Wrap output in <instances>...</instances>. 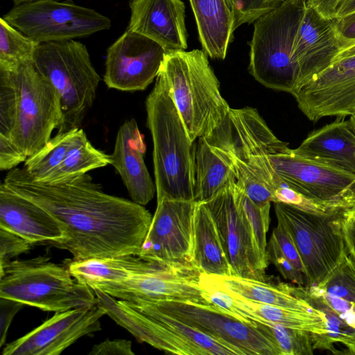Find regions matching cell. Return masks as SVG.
<instances>
[{
	"label": "cell",
	"mask_w": 355,
	"mask_h": 355,
	"mask_svg": "<svg viewBox=\"0 0 355 355\" xmlns=\"http://www.w3.org/2000/svg\"><path fill=\"white\" fill-rule=\"evenodd\" d=\"M131 304L153 306L231 344L241 350L244 355H282L271 336L224 313L214 305L179 300H140Z\"/></svg>",
	"instance_id": "8fae6325"
},
{
	"label": "cell",
	"mask_w": 355,
	"mask_h": 355,
	"mask_svg": "<svg viewBox=\"0 0 355 355\" xmlns=\"http://www.w3.org/2000/svg\"><path fill=\"white\" fill-rule=\"evenodd\" d=\"M305 5V0H285L254 21L248 70L268 88L291 94L296 87L292 53Z\"/></svg>",
	"instance_id": "52a82bcc"
},
{
	"label": "cell",
	"mask_w": 355,
	"mask_h": 355,
	"mask_svg": "<svg viewBox=\"0 0 355 355\" xmlns=\"http://www.w3.org/2000/svg\"><path fill=\"white\" fill-rule=\"evenodd\" d=\"M166 53L152 40L126 30L107 49L104 82L120 91L144 90L157 76Z\"/></svg>",
	"instance_id": "9a60e30c"
},
{
	"label": "cell",
	"mask_w": 355,
	"mask_h": 355,
	"mask_svg": "<svg viewBox=\"0 0 355 355\" xmlns=\"http://www.w3.org/2000/svg\"><path fill=\"white\" fill-rule=\"evenodd\" d=\"M89 355H134L131 341L116 338L105 340L94 345L89 352Z\"/></svg>",
	"instance_id": "ee69618b"
},
{
	"label": "cell",
	"mask_w": 355,
	"mask_h": 355,
	"mask_svg": "<svg viewBox=\"0 0 355 355\" xmlns=\"http://www.w3.org/2000/svg\"><path fill=\"white\" fill-rule=\"evenodd\" d=\"M214 276L227 289L249 300L288 309L318 312L306 300L295 295V286L281 282L268 283L237 275Z\"/></svg>",
	"instance_id": "f1b7e54d"
},
{
	"label": "cell",
	"mask_w": 355,
	"mask_h": 355,
	"mask_svg": "<svg viewBox=\"0 0 355 355\" xmlns=\"http://www.w3.org/2000/svg\"><path fill=\"white\" fill-rule=\"evenodd\" d=\"M354 55H355V42L350 44L346 46L345 47H344L343 49H342L341 51H340L338 55L337 56L336 60L334 62V63L345 58L350 57V56H352Z\"/></svg>",
	"instance_id": "816d5d0a"
},
{
	"label": "cell",
	"mask_w": 355,
	"mask_h": 355,
	"mask_svg": "<svg viewBox=\"0 0 355 355\" xmlns=\"http://www.w3.org/2000/svg\"><path fill=\"white\" fill-rule=\"evenodd\" d=\"M285 0H236L234 9L235 28L251 24L279 6Z\"/></svg>",
	"instance_id": "ab89813d"
},
{
	"label": "cell",
	"mask_w": 355,
	"mask_h": 355,
	"mask_svg": "<svg viewBox=\"0 0 355 355\" xmlns=\"http://www.w3.org/2000/svg\"><path fill=\"white\" fill-rule=\"evenodd\" d=\"M39 44L3 17L0 19V68L15 69L22 63L33 60Z\"/></svg>",
	"instance_id": "836d02e7"
},
{
	"label": "cell",
	"mask_w": 355,
	"mask_h": 355,
	"mask_svg": "<svg viewBox=\"0 0 355 355\" xmlns=\"http://www.w3.org/2000/svg\"><path fill=\"white\" fill-rule=\"evenodd\" d=\"M347 351L345 352V354L355 355V341L346 346Z\"/></svg>",
	"instance_id": "f5cc1de1"
},
{
	"label": "cell",
	"mask_w": 355,
	"mask_h": 355,
	"mask_svg": "<svg viewBox=\"0 0 355 355\" xmlns=\"http://www.w3.org/2000/svg\"><path fill=\"white\" fill-rule=\"evenodd\" d=\"M349 117L355 122V109Z\"/></svg>",
	"instance_id": "9f6ffc18"
},
{
	"label": "cell",
	"mask_w": 355,
	"mask_h": 355,
	"mask_svg": "<svg viewBox=\"0 0 355 355\" xmlns=\"http://www.w3.org/2000/svg\"><path fill=\"white\" fill-rule=\"evenodd\" d=\"M3 183L58 221L65 238L52 245L73 260L138 256L153 218L144 206L103 192L87 173L46 183L15 168Z\"/></svg>",
	"instance_id": "6da1fadb"
},
{
	"label": "cell",
	"mask_w": 355,
	"mask_h": 355,
	"mask_svg": "<svg viewBox=\"0 0 355 355\" xmlns=\"http://www.w3.org/2000/svg\"><path fill=\"white\" fill-rule=\"evenodd\" d=\"M159 71L192 141L209 135L225 121L230 107L204 51L166 52Z\"/></svg>",
	"instance_id": "3957f363"
},
{
	"label": "cell",
	"mask_w": 355,
	"mask_h": 355,
	"mask_svg": "<svg viewBox=\"0 0 355 355\" xmlns=\"http://www.w3.org/2000/svg\"><path fill=\"white\" fill-rule=\"evenodd\" d=\"M336 208L339 210L343 216L355 219V191L337 202Z\"/></svg>",
	"instance_id": "681fc988"
},
{
	"label": "cell",
	"mask_w": 355,
	"mask_h": 355,
	"mask_svg": "<svg viewBox=\"0 0 355 355\" xmlns=\"http://www.w3.org/2000/svg\"><path fill=\"white\" fill-rule=\"evenodd\" d=\"M343 231L348 252L355 259V219L343 216Z\"/></svg>",
	"instance_id": "c3c4849f"
},
{
	"label": "cell",
	"mask_w": 355,
	"mask_h": 355,
	"mask_svg": "<svg viewBox=\"0 0 355 355\" xmlns=\"http://www.w3.org/2000/svg\"><path fill=\"white\" fill-rule=\"evenodd\" d=\"M80 128L57 133L36 153L27 157L24 168L35 180L42 182L65 159L81 132Z\"/></svg>",
	"instance_id": "d6a6232c"
},
{
	"label": "cell",
	"mask_w": 355,
	"mask_h": 355,
	"mask_svg": "<svg viewBox=\"0 0 355 355\" xmlns=\"http://www.w3.org/2000/svg\"><path fill=\"white\" fill-rule=\"evenodd\" d=\"M199 40L212 59L224 60L235 28V17L227 0H189Z\"/></svg>",
	"instance_id": "cb8c5ba5"
},
{
	"label": "cell",
	"mask_w": 355,
	"mask_h": 355,
	"mask_svg": "<svg viewBox=\"0 0 355 355\" xmlns=\"http://www.w3.org/2000/svg\"><path fill=\"white\" fill-rule=\"evenodd\" d=\"M295 294L320 311L324 318L325 332L322 334L311 333L314 349H327L338 354L339 351L334 348V344L340 343L346 347L355 341V329L322 301L309 294L305 286H295Z\"/></svg>",
	"instance_id": "4dcf8cb0"
},
{
	"label": "cell",
	"mask_w": 355,
	"mask_h": 355,
	"mask_svg": "<svg viewBox=\"0 0 355 355\" xmlns=\"http://www.w3.org/2000/svg\"><path fill=\"white\" fill-rule=\"evenodd\" d=\"M33 243L21 236L0 227V270L11 259L27 252Z\"/></svg>",
	"instance_id": "60d3db41"
},
{
	"label": "cell",
	"mask_w": 355,
	"mask_h": 355,
	"mask_svg": "<svg viewBox=\"0 0 355 355\" xmlns=\"http://www.w3.org/2000/svg\"><path fill=\"white\" fill-rule=\"evenodd\" d=\"M146 110L153 144L157 201H194V141L189 136L160 71L147 96Z\"/></svg>",
	"instance_id": "7a4b0ae2"
},
{
	"label": "cell",
	"mask_w": 355,
	"mask_h": 355,
	"mask_svg": "<svg viewBox=\"0 0 355 355\" xmlns=\"http://www.w3.org/2000/svg\"><path fill=\"white\" fill-rule=\"evenodd\" d=\"M340 50L334 19L324 18L305 5L292 53L298 73L295 89L331 66Z\"/></svg>",
	"instance_id": "ac0fdd59"
},
{
	"label": "cell",
	"mask_w": 355,
	"mask_h": 355,
	"mask_svg": "<svg viewBox=\"0 0 355 355\" xmlns=\"http://www.w3.org/2000/svg\"><path fill=\"white\" fill-rule=\"evenodd\" d=\"M266 258L268 263L274 264L284 279L297 286H305L304 273L295 268L283 255L275 252L266 251Z\"/></svg>",
	"instance_id": "b9f144b4"
},
{
	"label": "cell",
	"mask_w": 355,
	"mask_h": 355,
	"mask_svg": "<svg viewBox=\"0 0 355 355\" xmlns=\"http://www.w3.org/2000/svg\"><path fill=\"white\" fill-rule=\"evenodd\" d=\"M334 25L341 49L355 42V13L343 18L334 19Z\"/></svg>",
	"instance_id": "bcb514c9"
},
{
	"label": "cell",
	"mask_w": 355,
	"mask_h": 355,
	"mask_svg": "<svg viewBox=\"0 0 355 355\" xmlns=\"http://www.w3.org/2000/svg\"><path fill=\"white\" fill-rule=\"evenodd\" d=\"M98 305L56 312L24 336L5 345L3 355H59L83 336L101 329Z\"/></svg>",
	"instance_id": "2e32d148"
},
{
	"label": "cell",
	"mask_w": 355,
	"mask_h": 355,
	"mask_svg": "<svg viewBox=\"0 0 355 355\" xmlns=\"http://www.w3.org/2000/svg\"><path fill=\"white\" fill-rule=\"evenodd\" d=\"M306 5L327 19H334L340 0H305Z\"/></svg>",
	"instance_id": "7dc6e473"
},
{
	"label": "cell",
	"mask_w": 355,
	"mask_h": 355,
	"mask_svg": "<svg viewBox=\"0 0 355 355\" xmlns=\"http://www.w3.org/2000/svg\"><path fill=\"white\" fill-rule=\"evenodd\" d=\"M159 263L135 255H125L73 259L68 264V268L74 278L93 289L101 284L123 282L150 270Z\"/></svg>",
	"instance_id": "484cf974"
},
{
	"label": "cell",
	"mask_w": 355,
	"mask_h": 355,
	"mask_svg": "<svg viewBox=\"0 0 355 355\" xmlns=\"http://www.w3.org/2000/svg\"><path fill=\"white\" fill-rule=\"evenodd\" d=\"M128 303L132 307L155 318L180 336L198 345L208 355H244L241 350L231 344L208 335L153 306L145 304Z\"/></svg>",
	"instance_id": "1f68e13d"
},
{
	"label": "cell",
	"mask_w": 355,
	"mask_h": 355,
	"mask_svg": "<svg viewBox=\"0 0 355 355\" xmlns=\"http://www.w3.org/2000/svg\"><path fill=\"white\" fill-rule=\"evenodd\" d=\"M231 8H232L233 10V12L234 13V9H235V7H236V0H227Z\"/></svg>",
	"instance_id": "11a10c76"
},
{
	"label": "cell",
	"mask_w": 355,
	"mask_h": 355,
	"mask_svg": "<svg viewBox=\"0 0 355 355\" xmlns=\"http://www.w3.org/2000/svg\"><path fill=\"white\" fill-rule=\"evenodd\" d=\"M200 271L192 265L159 263L155 268L117 283L99 285L108 295L128 301L179 300L209 304L199 284Z\"/></svg>",
	"instance_id": "5bb4252c"
},
{
	"label": "cell",
	"mask_w": 355,
	"mask_h": 355,
	"mask_svg": "<svg viewBox=\"0 0 355 355\" xmlns=\"http://www.w3.org/2000/svg\"><path fill=\"white\" fill-rule=\"evenodd\" d=\"M145 151L144 136L135 119L126 120L118 130L110 164L120 175L132 200L143 206L153 200L156 192L144 162Z\"/></svg>",
	"instance_id": "44dd1931"
},
{
	"label": "cell",
	"mask_w": 355,
	"mask_h": 355,
	"mask_svg": "<svg viewBox=\"0 0 355 355\" xmlns=\"http://www.w3.org/2000/svg\"><path fill=\"white\" fill-rule=\"evenodd\" d=\"M236 182L232 166L211 136L199 137L194 144V201L205 202Z\"/></svg>",
	"instance_id": "d4e9b609"
},
{
	"label": "cell",
	"mask_w": 355,
	"mask_h": 355,
	"mask_svg": "<svg viewBox=\"0 0 355 355\" xmlns=\"http://www.w3.org/2000/svg\"><path fill=\"white\" fill-rule=\"evenodd\" d=\"M234 183L204 203L216 223L233 275L266 282L268 263L259 254L248 221L235 201Z\"/></svg>",
	"instance_id": "4fadbf2b"
},
{
	"label": "cell",
	"mask_w": 355,
	"mask_h": 355,
	"mask_svg": "<svg viewBox=\"0 0 355 355\" xmlns=\"http://www.w3.org/2000/svg\"><path fill=\"white\" fill-rule=\"evenodd\" d=\"M311 287L318 293L355 304L354 258L348 253L321 283Z\"/></svg>",
	"instance_id": "e575fe53"
},
{
	"label": "cell",
	"mask_w": 355,
	"mask_h": 355,
	"mask_svg": "<svg viewBox=\"0 0 355 355\" xmlns=\"http://www.w3.org/2000/svg\"><path fill=\"white\" fill-rule=\"evenodd\" d=\"M37 1H42V0H12L15 6L23 4V3H26Z\"/></svg>",
	"instance_id": "db71d44e"
},
{
	"label": "cell",
	"mask_w": 355,
	"mask_h": 355,
	"mask_svg": "<svg viewBox=\"0 0 355 355\" xmlns=\"http://www.w3.org/2000/svg\"><path fill=\"white\" fill-rule=\"evenodd\" d=\"M18 86V105L12 141L27 157L39 151L60 125V96L35 66L33 60L13 69Z\"/></svg>",
	"instance_id": "9c48e42d"
},
{
	"label": "cell",
	"mask_w": 355,
	"mask_h": 355,
	"mask_svg": "<svg viewBox=\"0 0 355 355\" xmlns=\"http://www.w3.org/2000/svg\"><path fill=\"white\" fill-rule=\"evenodd\" d=\"M193 263L200 273L234 275L216 223L204 202H197L194 213Z\"/></svg>",
	"instance_id": "4316f807"
},
{
	"label": "cell",
	"mask_w": 355,
	"mask_h": 355,
	"mask_svg": "<svg viewBox=\"0 0 355 355\" xmlns=\"http://www.w3.org/2000/svg\"><path fill=\"white\" fill-rule=\"evenodd\" d=\"M294 150L355 175V122L336 119L310 132Z\"/></svg>",
	"instance_id": "603a6c76"
},
{
	"label": "cell",
	"mask_w": 355,
	"mask_h": 355,
	"mask_svg": "<svg viewBox=\"0 0 355 355\" xmlns=\"http://www.w3.org/2000/svg\"><path fill=\"white\" fill-rule=\"evenodd\" d=\"M255 322L259 329L272 337L279 347L282 355L313 354L314 349L310 332L265 320Z\"/></svg>",
	"instance_id": "8d00e7d4"
},
{
	"label": "cell",
	"mask_w": 355,
	"mask_h": 355,
	"mask_svg": "<svg viewBox=\"0 0 355 355\" xmlns=\"http://www.w3.org/2000/svg\"><path fill=\"white\" fill-rule=\"evenodd\" d=\"M278 222L292 237L304 267L306 284L321 283L349 253L340 211L316 214L275 203Z\"/></svg>",
	"instance_id": "ba28073f"
},
{
	"label": "cell",
	"mask_w": 355,
	"mask_h": 355,
	"mask_svg": "<svg viewBox=\"0 0 355 355\" xmlns=\"http://www.w3.org/2000/svg\"><path fill=\"white\" fill-rule=\"evenodd\" d=\"M24 306L19 302L0 297V347L6 342L8 330L14 316Z\"/></svg>",
	"instance_id": "f6af8a7d"
},
{
	"label": "cell",
	"mask_w": 355,
	"mask_h": 355,
	"mask_svg": "<svg viewBox=\"0 0 355 355\" xmlns=\"http://www.w3.org/2000/svg\"><path fill=\"white\" fill-rule=\"evenodd\" d=\"M0 227L30 243L53 245L65 238L58 221L46 210L0 185Z\"/></svg>",
	"instance_id": "7402d4cb"
},
{
	"label": "cell",
	"mask_w": 355,
	"mask_h": 355,
	"mask_svg": "<svg viewBox=\"0 0 355 355\" xmlns=\"http://www.w3.org/2000/svg\"><path fill=\"white\" fill-rule=\"evenodd\" d=\"M49 259L7 263L0 270V297L55 313L97 305L92 288L74 278L68 267Z\"/></svg>",
	"instance_id": "277c9868"
},
{
	"label": "cell",
	"mask_w": 355,
	"mask_h": 355,
	"mask_svg": "<svg viewBox=\"0 0 355 355\" xmlns=\"http://www.w3.org/2000/svg\"><path fill=\"white\" fill-rule=\"evenodd\" d=\"M196 204L193 200L157 201L155 212L137 257L164 263L194 266L193 219Z\"/></svg>",
	"instance_id": "7c38bea8"
},
{
	"label": "cell",
	"mask_w": 355,
	"mask_h": 355,
	"mask_svg": "<svg viewBox=\"0 0 355 355\" xmlns=\"http://www.w3.org/2000/svg\"><path fill=\"white\" fill-rule=\"evenodd\" d=\"M33 62L60 96L62 120L58 133L80 128L101 80L86 46L76 40L40 43Z\"/></svg>",
	"instance_id": "8992f818"
},
{
	"label": "cell",
	"mask_w": 355,
	"mask_h": 355,
	"mask_svg": "<svg viewBox=\"0 0 355 355\" xmlns=\"http://www.w3.org/2000/svg\"><path fill=\"white\" fill-rule=\"evenodd\" d=\"M354 13H355V0H340L334 19L343 18Z\"/></svg>",
	"instance_id": "f907efd6"
},
{
	"label": "cell",
	"mask_w": 355,
	"mask_h": 355,
	"mask_svg": "<svg viewBox=\"0 0 355 355\" xmlns=\"http://www.w3.org/2000/svg\"><path fill=\"white\" fill-rule=\"evenodd\" d=\"M266 251L281 254L304 275V267L296 245L288 230L278 221L267 244Z\"/></svg>",
	"instance_id": "f35d334b"
},
{
	"label": "cell",
	"mask_w": 355,
	"mask_h": 355,
	"mask_svg": "<svg viewBox=\"0 0 355 355\" xmlns=\"http://www.w3.org/2000/svg\"><path fill=\"white\" fill-rule=\"evenodd\" d=\"M127 30L159 44L166 52L187 49L185 6L182 0H130Z\"/></svg>",
	"instance_id": "ffe728a7"
},
{
	"label": "cell",
	"mask_w": 355,
	"mask_h": 355,
	"mask_svg": "<svg viewBox=\"0 0 355 355\" xmlns=\"http://www.w3.org/2000/svg\"><path fill=\"white\" fill-rule=\"evenodd\" d=\"M27 156L9 138L0 135V169L9 170L15 168Z\"/></svg>",
	"instance_id": "7bdbcfd3"
},
{
	"label": "cell",
	"mask_w": 355,
	"mask_h": 355,
	"mask_svg": "<svg viewBox=\"0 0 355 355\" xmlns=\"http://www.w3.org/2000/svg\"><path fill=\"white\" fill-rule=\"evenodd\" d=\"M18 105V86L13 69L0 68V135L10 139Z\"/></svg>",
	"instance_id": "74e56055"
},
{
	"label": "cell",
	"mask_w": 355,
	"mask_h": 355,
	"mask_svg": "<svg viewBox=\"0 0 355 355\" xmlns=\"http://www.w3.org/2000/svg\"><path fill=\"white\" fill-rule=\"evenodd\" d=\"M97 305L139 342L167 353L178 355H208L193 343L180 336L155 318L136 309L123 300H116L103 291L93 289Z\"/></svg>",
	"instance_id": "d6986e66"
},
{
	"label": "cell",
	"mask_w": 355,
	"mask_h": 355,
	"mask_svg": "<svg viewBox=\"0 0 355 355\" xmlns=\"http://www.w3.org/2000/svg\"><path fill=\"white\" fill-rule=\"evenodd\" d=\"M254 135L282 182L305 198L336 209L341 199L355 191V175L307 158L279 140L258 111L246 107Z\"/></svg>",
	"instance_id": "5b68a950"
},
{
	"label": "cell",
	"mask_w": 355,
	"mask_h": 355,
	"mask_svg": "<svg viewBox=\"0 0 355 355\" xmlns=\"http://www.w3.org/2000/svg\"><path fill=\"white\" fill-rule=\"evenodd\" d=\"M291 94L312 121L350 116L355 109V55L335 62Z\"/></svg>",
	"instance_id": "e0dca14e"
},
{
	"label": "cell",
	"mask_w": 355,
	"mask_h": 355,
	"mask_svg": "<svg viewBox=\"0 0 355 355\" xmlns=\"http://www.w3.org/2000/svg\"><path fill=\"white\" fill-rule=\"evenodd\" d=\"M110 164V155L94 147L82 129L64 160L42 182H57Z\"/></svg>",
	"instance_id": "f546056e"
},
{
	"label": "cell",
	"mask_w": 355,
	"mask_h": 355,
	"mask_svg": "<svg viewBox=\"0 0 355 355\" xmlns=\"http://www.w3.org/2000/svg\"><path fill=\"white\" fill-rule=\"evenodd\" d=\"M2 17L38 43L75 40L111 26L107 17L93 9L56 0L15 6Z\"/></svg>",
	"instance_id": "30bf717a"
},
{
	"label": "cell",
	"mask_w": 355,
	"mask_h": 355,
	"mask_svg": "<svg viewBox=\"0 0 355 355\" xmlns=\"http://www.w3.org/2000/svg\"><path fill=\"white\" fill-rule=\"evenodd\" d=\"M210 276L229 294L239 317L257 322L265 320L313 334L325 332L324 318L318 310V312L301 311L249 300L227 289L213 275Z\"/></svg>",
	"instance_id": "83f0119b"
},
{
	"label": "cell",
	"mask_w": 355,
	"mask_h": 355,
	"mask_svg": "<svg viewBox=\"0 0 355 355\" xmlns=\"http://www.w3.org/2000/svg\"><path fill=\"white\" fill-rule=\"evenodd\" d=\"M233 193L236 202L243 211L250 225L257 250L266 261V234L270 225V205L260 207L254 203L236 184L233 186Z\"/></svg>",
	"instance_id": "d590c367"
}]
</instances>
